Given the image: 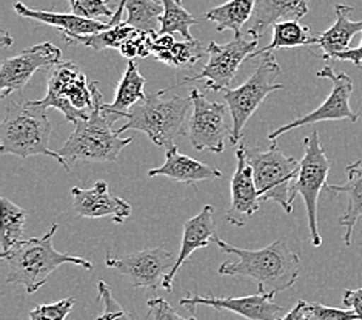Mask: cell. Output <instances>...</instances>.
Here are the masks:
<instances>
[{
    "label": "cell",
    "mask_w": 362,
    "mask_h": 320,
    "mask_svg": "<svg viewBox=\"0 0 362 320\" xmlns=\"http://www.w3.org/2000/svg\"><path fill=\"white\" fill-rule=\"evenodd\" d=\"M145 85L146 81L139 73V65L134 60H130L125 73L120 77L113 103H102V109L111 124H115L119 119L127 117L134 105L146 99V94L144 93Z\"/></svg>",
    "instance_id": "22"
},
{
    "label": "cell",
    "mask_w": 362,
    "mask_h": 320,
    "mask_svg": "<svg viewBox=\"0 0 362 320\" xmlns=\"http://www.w3.org/2000/svg\"><path fill=\"white\" fill-rule=\"evenodd\" d=\"M168 90H160L146 96L145 100L137 103L127 114V124L117 129V134H124L128 129L142 131L148 139L162 148H171L179 136L187 131L189 114L193 111L192 97L162 96Z\"/></svg>",
    "instance_id": "4"
},
{
    "label": "cell",
    "mask_w": 362,
    "mask_h": 320,
    "mask_svg": "<svg viewBox=\"0 0 362 320\" xmlns=\"http://www.w3.org/2000/svg\"><path fill=\"white\" fill-rule=\"evenodd\" d=\"M94 99L90 116L74 124V131L59 151L66 163L116 162L119 154L133 142L132 137H120L111 128L113 124L102 109L103 102L98 82H94Z\"/></svg>",
    "instance_id": "5"
},
{
    "label": "cell",
    "mask_w": 362,
    "mask_h": 320,
    "mask_svg": "<svg viewBox=\"0 0 362 320\" xmlns=\"http://www.w3.org/2000/svg\"><path fill=\"white\" fill-rule=\"evenodd\" d=\"M2 45L4 47H11L13 45V39L10 37V34L4 31V37H2Z\"/></svg>",
    "instance_id": "42"
},
{
    "label": "cell",
    "mask_w": 362,
    "mask_h": 320,
    "mask_svg": "<svg viewBox=\"0 0 362 320\" xmlns=\"http://www.w3.org/2000/svg\"><path fill=\"white\" fill-rule=\"evenodd\" d=\"M281 320H315L312 311H310V304L305 300H299L290 313L284 314Z\"/></svg>",
    "instance_id": "39"
},
{
    "label": "cell",
    "mask_w": 362,
    "mask_h": 320,
    "mask_svg": "<svg viewBox=\"0 0 362 320\" xmlns=\"http://www.w3.org/2000/svg\"><path fill=\"white\" fill-rule=\"evenodd\" d=\"M333 60H341V62H351L353 65H356L358 68L362 66V43L358 48H349L342 53L336 54Z\"/></svg>",
    "instance_id": "40"
},
{
    "label": "cell",
    "mask_w": 362,
    "mask_h": 320,
    "mask_svg": "<svg viewBox=\"0 0 362 320\" xmlns=\"http://www.w3.org/2000/svg\"><path fill=\"white\" fill-rule=\"evenodd\" d=\"M47 111V108L37 105L36 100L23 103L11 100L8 103L6 114L0 124V153L22 159L48 155L70 171L62 155L49 150L51 124Z\"/></svg>",
    "instance_id": "3"
},
{
    "label": "cell",
    "mask_w": 362,
    "mask_h": 320,
    "mask_svg": "<svg viewBox=\"0 0 362 320\" xmlns=\"http://www.w3.org/2000/svg\"><path fill=\"white\" fill-rule=\"evenodd\" d=\"M236 171L231 177V202L226 219L240 228L247 225L256 211H259L262 198L255 184L253 170L247 162L244 143L236 148Z\"/></svg>",
    "instance_id": "16"
},
{
    "label": "cell",
    "mask_w": 362,
    "mask_h": 320,
    "mask_svg": "<svg viewBox=\"0 0 362 320\" xmlns=\"http://www.w3.org/2000/svg\"><path fill=\"white\" fill-rule=\"evenodd\" d=\"M76 300L66 297L49 305H39L30 313V320H65L74 308Z\"/></svg>",
    "instance_id": "34"
},
{
    "label": "cell",
    "mask_w": 362,
    "mask_h": 320,
    "mask_svg": "<svg viewBox=\"0 0 362 320\" xmlns=\"http://www.w3.org/2000/svg\"><path fill=\"white\" fill-rule=\"evenodd\" d=\"M193 100V111L189 114L185 136L197 151L210 150L221 154L226 150V139L231 136L227 125V107L223 103L206 99L204 94L193 88L189 93Z\"/></svg>",
    "instance_id": "10"
},
{
    "label": "cell",
    "mask_w": 362,
    "mask_h": 320,
    "mask_svg": "<svg viewBox=\"0 0 362 320\" xmlns=\"http://www.w3.org/2000/svg\"><path fill=\"white\" fill-rule=\"evenodd\" d=\"M222 253L236 256L238 262H226L219 266L221 275L250 278L256 280L261 292L276 294L291 288L299 278L300 259L293 253L286 239H278L261 249H244L218 236L213 239Z\"/></svg>",
    "instance_id": "1"
},
{
    "label": "cell",
    "mask_w": 362,
    "mask_h": 320,
    "mask_svg": "<svg viewBox=\"0 0 362 320\" xmlns=\"http://www.w3.org/2000/svg\"><path fill=\"white\" fill-rule=\"evenodd\" d=\"M60 62L62 51L49 42L25 48L17 56L5 59L0 65V96L6 99L13 93L23 90L40 68H51Z\"/></svg>",
    "instance_id": "14"
},
{
    "label": "cell",
    "mask_w": 362,
    "mask_h": 320,
    "mask_svg": "<svg viewBox=\"0 0 362 320\" xmlns=\"http://www.w3.org/2000/svg\"><path fill=\"white\" fill-rule=\"evenodd\" d=\"M14 11L25 19L37 20L42 23H47L49 27H54L60 31V36L65 39V42H71L76 37L81 36H90V34L102 32L110 30V23H103L99 20H90L83 19V17L76 16L73 13H53V11H40V10H31L27 5L21 2L14 4Z\"/></svg>",
    "instance_id": "20"
},
{
    "label": "cell",
    "mask_w": 362,
    "mask_h": 320,
    "mask_svg": "<svg viewBox=\"0 0 362 320\" xmlns=\"http://www.w3.org/2000/svg\"><path fill=\"white\" fill-rule=\"evenodd\" d=\"M273 294L257 292L243 297H213L188 294L179 300L180 307L194 309L196 307H210L216 311H230L247 320H281L284 308L273 302Z\"/></svg>",
    "instance_id": "15"
},
{
    "label": "cell",
    "mask_w": 362,
    "mask_h": 320,
    "mask_svg": "<svg viewBox=\"0 0 362 320\" xmlns=\"http://www.w3.org/2000/svg\"><path fill=\"white\" fill-rule=\"evenodd\" d=\"M316 36L310 32V28L300 25L298 20L279 22L273 27V39L269 45L262 49H256L248 59H256L259 54L273 53L279 48H298V47H312L316 45Z\"/></svg>",
    "instance_id": "26"
},
{
    "label": "cell",
    "mask_w": 362,
    "mask_h": 320,
    "mask_svg": "<svg viewBox=\"0 0 362 320\" xmlns=\"http://www.w3.org/2000/svg\"><path fill=\"white\" fill-rule=\"evenodd\" d=\"M73 208L79 218L102 219L111 218L115 223H124L133 211L132 205L124 198L110 193L108 184L99 180L90 189L71 188Z\"/></svg>",
    "instance_id": "17"
},
{
    "label": "cell",
    "mask_w": 362,
    "mask_h": 320,
    "mask_svg": "<svg viewBox=\"0 0 362 320\" xmlns=\"http://www.w3.org/2000/svg\"><path fill=\"white\" fill-rule=\"evenodd\" d=\"M148 307V317L151 320H197L196 317L185 319L176 313V309L171 307L167 300L160 297H154L146 302Z\"/></svg>",
    "instance_id": "36"
},
{
    "label": "cell",
    "mask_w": 362,
    "mask_h": 320,
    "mask_svg": "<svg viewBox=\"0 0 362 320\" xmlns=\"http://www.w3.org/2000/svg\"><path fill=\"white\" fill-rule=\"evenodd\" d=\"M245 158L253 170L255 184L262 202L273 201L279 203L287 214H291L300 162L284 154L276 142L267 151L245 146Z\"/></svg>",
    "instance_id": "6"
},
{
    "label": "cell",
    "mask_w": 362,
    "mask_h": 320,
    "mask_svg": "<svg viewBox=\"0 0 362 320\" xmlns=\"http://www.w3.org/2000/svg\"><path fill=\"white\" fill-rule=\"evenodd\" d=\"M213 214L214 206L205 205L199 214L194 215L192 219H188L184 223V235L182 242H180L179 254L173 268H171L170 273L165 275V279H163V290H173V282L176 274L180 270V266L188 261L189 256H192L194 251L210 247V242H213V239L216 237V227H214L213 222Z\"/></svg>",
    "instance_id": "18"
},
{
    "label": "cell",
    "mask_w": 362,
    "mask_h": 320,
    "mask_svg": "<svg viewBox=\"0 0 362 320\" xmlns=\"http://www.w3.org/2000/svg\"><path fill=\"white\" fill-rule=\"evenodd\" d=\"M310 311H312L315 320H359L355 311L347 308H333L325 307L322 304H310Z\"/></svg>",
    "instance_id": "37"
},
{
    "label": "cell",
    "mask_w": 362,
    "mask_h": 320,
    "mask_svg": "<svg viewBox=\"0 0 362 320\" xmlns=\"http://www.w3.org/2000/svg\"><path fill=\"white\" fill-rule=\"evenodd\" d=\"M282 74V68L273 53L264 54L262 62L257 65L253 74L235 90L223 91V99L231 114V136L230 142L238 145L244 136V128L256 109L262 105L265 97L273 91L282 90V83L274 81Z\"/></svg>",
    "instance_id": "8"
},
{
    "label": "cell",
    "mask_w": 362,
    "mask_h": 320,
    "mask_svg": "<svg viewBox=\"0 0 362 320\" xmlns=\"http://www.w3.org/2000/svg\"><path fill=\"white\" fill-rule=\"evenodd\" d=\"M347 184L346 185H327L325 191L330 196L346 194L347 196V210L339 218V225L346 228L344 235V244L351 245V237L355 232L358 222H362V160L351 163L346 168Z\"/></svg>",
    "instance_id": "23"
},
{
    "label": "cell",
    "mask_w": 362,
    "mask_h": 320,
    "mask_svg": "<svg viewBox=\"0 0 362 320\" xmlns=\"http://www.w3.org/2000/svg\"><path fill=\"white\" fill-rule=\"evenodd\" d=\"M177 2H179V4H180V2H182V0H177Z\"/></svg>",
    "instance_id": "43"
},
{
    "label": "cell",
    "mask_w": 362,
    "mask_h": 320,
    "mask_svg": "<svg viewBox=\"0 0 362 320\" xmlns=\"http://www.w3.org/2000/svg\"><path fill=\"white\" fill-rule=\"evenodd\" d=\"M353 8L349 5L338 4L334 6V23L332 27L324 31L322 34H316V45L321 48L324 60H330L336 54L349 49L351 39L355 34L362 32V20L355 22L350 19V13Z\"/></svg>",
    "instance_id": "24"
},
{
    "label": "cell",
    "mask_w": 362,
    "mask_h": 320,
    "mask_svg": "<svg viewBox=\"0 0 362 320\" xmlns=\"http://www.w3.org/2000/svg\"><path fill=\"white\" fill-rule=\"evenodd\" d=\"M59 223H53V227L42 237L22 240L6 254H0L2 261L8 263L6 283L21 285L31 294L44 287L49 275L65 263H74L85 270H93V263L87 259L59 253L53 244Z\"/></svg>",
    "instance_id": "2"
},
{
    "label": "cell",
    "mask_w": 362,
    "mask_h": 320,
    "mask_svg": "<svg viewBox=\"0 0 362 320\" xmlns=\"http://www.w3.org/2000/svg\"><path fill=\"white\" fill-rule=\"evenodd\" d=\"M299 162L300 168L295 182V191L304 198L310 240H312V245L317 248L322 245V237L317 227V198L322 189L329 185L327 177H329L332 163L325 155L316 129L304 139V158Z\"/></svg>",
    "instance_id": "9"
},
{
    "label": "cell",
    "mask_w": 362,
    "mask_h": 320,
    "mask_svg": "<svg viewBox=\"0 0 362 320\" xmlns=\"http://www.w3.org/2000/svg\"><path fill=\"white\" fill-rule=\"evenodd\" d=\"M316 76L319 79H329L332 82L333 86L329 96H327V99L324 100L321 107L310 111L308 114L300 116L299 119L293 120V122L282 125L270 131L269 134L270 142H276L278 137L291 131V129L325 122V120H350L353 124L356 122L359 114L356 111H353L350 107V97L353 93L351 77L342 71H334L329 65L324 66L322 70H319Z\"/></svg>",
    "instance_id": "12"
},
{
    "label": "cell",
    "mask_w": 362,
    "mask_h": 320,
    "mask_svg": "<svg viewBox=\"0 0 362 320\" xmlns=\"http://www.w3.org/2000/svg\"><path fill=\"white\" fill-rule=\"evenodd\" d=\"M342 304L346 308H350L358 314L359 320H362V287L358 290H346L344 291Z\"/></svg>",
    "instance_id": "38"
},
{
    "label": "cell",
    "mask_w": 362,
    "mask_h": 320,
    "mask_svg": "<svg viewBox=\"0 0 362 320\" xmlns=\"http://www.w3.org/2000/svg\"><path fill=\"white\" fill-rule=\"evenodd\" d=\"M125 11V23L130 27L148 34L160 31V17L163 14L160 0H127Z\"/></svg>",
    "instance_id": "27"
},
{
    "label": "cell",
    "mask_w": 362,
    "mask_h": 320,
    "mask_svg": "<svg viewBox=\"0 0 362 320\" xmlns=\"http://www.w3.org/2000/svg\"><path fill=\"white\" fill-rule=\"evenodd\" d=\"M136 31H137L136 28L122 22V23L116 25V27H111L110 30L96 32V34H90V36L76 37L68 43H70V45L71 43H79V45H85L94 51H103V49H110V48L120 49V47H122L124 43L130 39Z\"/></svg>",
    "instance_id": "30"
},
{
    "label": "cell",
    "mask_w": 362,
    "mask_h": 320,
    "mask_svg": "<svg viewBox=\"0 0 362 320\" xmlns=\"http://www.w3.org/2000/svg\"><path fill=\"white\" fill-rule=\"evenodd\" d=\"M163 5V14L160 17V31L158 34H175L179 32L184 40H196L189 28L194 27L197 20L180 5L177 0H160Z\"/></svg>",
    "instance_id": "29"
},
{
    "label": "cell",
    "mask_w": 362,
    "mask_h": 320,
    "mask_svg": "<svg viewBox=\"0 0 362 320\" xmlns=\"http://www.w3.org/2000/svg\"><path fill=\"white\" fill-rule=\"evenodd\" d=\"M257 48V40H247L243 34L235 36L228 43L210 42L206 53H209V62H206L199 74L188 76L182 83L205 81L206 90L210 91H226L228 90L233 79H235L240 65L248 60L250 54H253Z\"/></svg>",
    "instance_id": "11"
},
{
    "label": "cell",
    "mask_w": 362,
    "mask_h": 320,
    "mask_svg": "<svg viewBox=\"0 0 362 320\" xmlns=\"http://www.w3.org/2000/svg\"><path fill=\"white\" fill-rule=\"evenodd\" d=\"M156 176H165L179 182V184L192 185L196 182L219 179L222 177V171L209 165V163L189 158L187 154H180L177 146L173 145L165 153V162L158 168L148 170V177Z\"/></svg>",
    "instance_id": "21"
},
{
    "label": "cell",
    "mask_w": 362,
    "mask_h": 320,
    "mask_svg": "<svg viewBox=\"0 0 362 320\" xmlns=\"http://www.w3.org/2000/svg\"><path fill=\"white\" fill-rule=\"evenodd\" d=\"M310 0H257L247 32L261 39L265 31L279 22L300 20L308 14Z\"/></svg>",
    "instance_id": "19"
},
{
    "label": "cell",
    "mask_w": 362,
    "mask_h": 320,
    "mask_svg": "<svg viewBox=\"0 0 362 320\" xmlns=\"http://www.w3.org/2000/svg\"><path fill=\"white\" fill-rule=\"evenodd\" d=\"M256 2L257 0H228L223 5L206 11L205 19L216 23L219 32L230 30L235 32V36H240L243 27L252 19Z\"/></svg>",
    "instance_id": "25"
},
{
    "label": "cell",
    "mask_w": 362,
    "mask_h": 320,
    "mask_svg": "<svg viewBox=\"0 0 362 320\" xmlns=\"http://www.w3.org/2000/svg\"><path fill=\"white\" fill-rule=\"evenodd\" d=\"M205 51L199 40H184V42H175L167 54H163L159 60L162 64L176 66V68H188L196 64L204 57Z\"/></svg>",
    "instance_id": "31"
},
{
    "label": "cell",
    "mask_w": 362,
    "mask_h": 320,
    "mask_svg": "<svg viewBox=\"0 0 362 320\" xmlns=\"http://www.w3.org/2000/svg\"><path fill=\"white\" fill-rule=\"evenodd\" d=\"M175 262L173 254L163 247L136 251L122 257H113L110 253L105 256V265L127 275L134 288L158 290Z\"/></svg>",
    "instance_id": "13"
},
{
    "label": "cell",
    "mask_w": 362,
    "mask_h": 320,
    "mask_svg": "<svg viewBox=\"0 0 362 320\" xmlns=\"http://www.w3.org/2000/svg\"><path fill=\"white\" fill-rule=\"evenodd\" d=\"M98 292L103 305V313L100 317H98V320H136L130 311H127L119 304L113 292L108 288V285L103 280L98 283Z\"/></svg>",
    "instance_id": "32"
},
{
    "label": "cell",
    "mask_w": 362,
    "mask_h": 320,
    "mask_svg": "<svg viewBox=\"0 0 362 320\" xmlns=\"http://www.w3.org/2000/svg\"><path fill=\"white\" fill-rule=\"evenodd\" d=\"M107 2L108 0H68L73 14L90 20H98L100 16L113 19L116 10L110 8Z\"/></svg>",
    "instance_id": "33"
},
{
    "label": "cell",
    "mask_w": 362,
    "mask_h": 320,
    "mask_svg": "<svg viewBox=\"0 0 362 320\" xmlns=\"http://www.w3.org/2000/svg\"><path fill=\"white\" fill-rule=\"evenodd\" d=\"M2 205V231H0V245L2 254H6L16 245L23 240L25 223H27V213L19 205L11 202L10 198H0Z\"/></svg>",
    "instance_id": "28"
},
{
    "label": "cell",
    "mask_w": 362,
    "mask_h": 320,
    "mask_svg": "<svg viewBox=\"0 0 362 320\" xmlns=\"http://www.w3.org/2000/svg\"><path fill=\"white\" fill-rule=\"evenodd\" d=\"M150 43H151V34L137 30L133 36L128 39L122 47H120L119 53L124 57H127L128 60H133L134 57H146L151 54Z\"/></svg>",
    "instance_id": "35"
},
{
    "label": "cell",
    "mask_w": 362,
    "mask_h": 320,
    "mask_svg": "<svg viewBox=\"0 0 362 320\" xmlns=\"http://www.w3.org/2000/svg\"><path fill=\"white\" fill-rule=\"evenodd\" d=\"M125 4H127V0H117L116 14H115V17L110 22L111 27H116V25L122 23V14H124V10H125Z\"/></svg>",
    "instance_id": "41"
},
{
    "label": "cell",
    "mask_w": 362,
    "mask_h": 320,
    "mask_svg": "<svg viewBox=\"0 0 362 320\" xmlns=\"http://www.w3.org/2000/svg\"><path fill=\"white\" fill-rule=\"evenodd\" d=\"M94 100V82L88 83L81 66L68 60L51 66L45 97L36 103L47 109L60 111L68 122L76 124L90 116Z\"/></svg>",
    "instance_id": "7"
}]
</instances>
